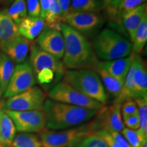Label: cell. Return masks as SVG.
I'll return each instance as SVG.
<instances>
[{"instance_id":"6da1fadb","label":"cell","mask_w":147,"mask_h":147,"mask_svg":"<svg viewBox=\"0 0 147 147\" xmlns=\"http://www.w3.org/2000/svg\"><path fill=\"white\" fill-rule=\"evenodd\" d=\"M61 32L64 39L63 62L65 69H91L94 70L100 61L87 37L62 23Z\"/></svg>"},{"instance_id":"7a4b0ae2","label":"cell","mask_w":147,"mask_h":147,"mask_svg":"<svg viewBox=\"0 0 147 147\" xmlns=\"http://www.w3.org/2000/svg\"><path fill=\"white\" fill-rule=\"evenodd\" d=\"M43 110L46 116V128L63 130L80 126L93 119L98 110L69 105L47 99Z\"/></svg>"},{"instance_id":"3957f363","label":"cell","mask_w":147,"mask_h":147,"mask_svg":"<svg viewBox=\"0 0 147 147\" xmlns=\"http://www.w3.org/2000/svg\"><path fill=\"white\" fill-rule=\"evenodd\" d=\"M91 45L97 59L102 61L127 57L133 52L131 42L109 28L102 29L93 39Z\"/></svg>"},{"instance_id":"277c9868","label":"cell","mask_w":147,"mask_h":147,"mask_svg":"<svg viewBox=\"0 0 147 147\" xmlns=\"http://www.w3.org/2000/svg\"><path fill=\"white\" fill-rule=\"evenodd\" d=\"M63 80L86 96L105 105L107 93L96 71L91 69H65Z\"/></svg>"},{"instance_id":"5b68a950","label":"cell","mask_w":147,"mask_h":147,"mask_svg":"<svg viewBox=\"0 0 147 147\" xmlns=\"http://www.w3.org/2000/svg\"><path fill=\"white\" fill-rule=\"evenodd\" d=\"M147 96V69L144 61L132 52V61L120 94L115 104H121L127 99Z\"/></svg>"},{"instance_id":"8992f818","label":"cell","mask_w":147,"mask_h":147,"mask_svg":"<svg viewBox=\"0 0 147 147\" xmlns=\"http://www.w3.org/2000/svg\"><path fill=\"white\" fill-rule=\"evenodd\" d=\"M93 133L89 123L67 129H44L38 134L43 147H71Z\"/></svg>"},{"instance_id":"52a82bcc","label":"cell","mask_w":147,"mask_h":147,"mask_svg":"<svg viewBox=\"0 0 147 147\" xmlns=\"http://www.w3.org/2000/svg\"><path fill=\"white\" fill-rule=\"evenodd\" d=\"M49 99L55 102L88 109L99 110L105 106L77 91L68 83L61 80L49 92Z\"/></svg>"},{"instance_id":"ba28073f","label":"cell","mask_w":147,"mask_h":147,"mask_svg":"<svg viewBox=\"0 0 147 147\" xmlns=\"http://www.w3.org/2000/svg\"><path fill=\"white\" fill-rule=\"evenodd\" d=\"M47 95L45 91L38 86H34L27 91L7 98L0 104L2 109L12 111H30L43 110Z\"/></svg>"},{"instance_id":"9c48e42d","label":"cell","mask_w":147,"mask_h":147,"mask_svg":"<svg viewBox=\"0 0 147 147\" xmlns=\"http://www.w3.org/2000/svg\"><path fill=\"white\" fill-rule=\"evenodd\" d=\"M93 119L89 122L93 132L100 130L121 132L125 127L121 111V104L104 106L97 111Z\"/></svg>"},{"instance_id":"30bf717a","label":"cell","mask_w":147,"mask_h":147,"mask_svg":"<svg viewBox=\"0 0 147 147\" xmlns=\"http://www.w3.org/2000/svg\"><path fill=\"white\" fill-rule=\"evenodd\" d=\"M15 125L19 133L35 134L46 129V116L43 110L12 111L5 110Z\"/></svg>"},{"instance_id":"8fae6325","label":"cell","mask_w":147,"mask_h":147,"mask_svg":"<svg viewBox=\"0 0 147 147\" xmlns=\"http://www.w3.org/2000/svg\"><path fill=\"white\" fill-rule=\"evenodd\" d=\"M28 62L35 76L43 69H51L56 74L60 80L63 78L65 68L62 60L42 50L35 42H32L31 45Z\"/></svg>"},{"instance_id":"7c38bea8","label":"cell","mask_w":147,"mask_h":147,"mask_svg":"<svg viewBox=\"0 0 147 147\" xmlns=\"http://www.w3.org/2000/svg\"><path fill=\"white\" fill-rule=\"evenodd\" d=\"M36 83V76L29 62L17 64L3 93L5 98H9L19 94L34 87Z\"/></svg>"},{"instance_id":"4fadbf2b","label":"cell","mask_w":147,"mask_h":147,"mask_svg":"<svg viewBox=\"0 0 147 147\" xmlns=\"http://www.w3.org/2000/svg\"><path fill=\"white\" fill-rule=\"evenodd\" d=\"M105 18L100 13L76 12L68 13L64 17L63 23L83 35H91L101 29Z\"/></svg>"},{"instance_id":"5bb4252c","label":"cell","mask_w":147,"mask_h":147,"mask_svg":"<svg viewBox=\"0 0 147 147\" xmlns=\"http://www.w3.org/2000/svg\"><path fill=\"white\" fill-rule=\"evenodd\" d=\"M35 42L42 50L53 55L59 59H62L64 52V39L59 29L49 28L44 29Z\"/></svg>"},{"instance_id":"9a60e30c","label":"cell","mask_w":147,"mask_h":147,"mask_svg":"<svg viewBox=\"0 0 147 147\" xmlns=\"http://www.w3.org/2000/svg\"><path fill=\"white\" fill-rule=\"evenodd\" d=\"M32 41L18 36L13 39L0 44V51L7 55L14 63L21 64L27 61Z\"/></svg>"},{"instance_id":"2e32d148","label":"cell","mask_w":147,"mask_h":147,"mask_svg":"<svg viewBox=\"0 0 147 147\" xmlns=\"http://www.w3.org/2000/svg\"><path fill=\"white\" fill-rule=\"evenodd\" d=\"M146 14V3H144L136 8L123 12L121 14L122 24L127 32L131 42H133L138 27Z\"/></svg>"},{"instance_id":"e0dca14e","label":"cell","mask_w":147,"mask_h":147,"mask_svg":"<svg viewBox=\"0 0 147 147\" xmlns=\"http://www.w3.org/2000/svg\"><path fill=\"white\" fill-rule=\"evenodd\" d=\"M132 61V53L127 57L119 59L102 61H100L99 66L115 77L121 82L125 81Z\"/></svg>"},{"instance_id":"ac0fdd59","label":"cell","mask_w":147,"mask_h":147,"mask_svg":"<svg viewBox=\"0 0 147 147\" xmlns=\"http://www.w3.org/2000/svg\"><path fill=\"white\" fill-rule=\"evenodd\" d=\"M45 28V20L41 17L27 16L18 25L20 36L32 41L41 34Z\"/></svg>"},{"instance_id":"d6986e66","label":"cell","mask_w":147,"mask_h":147,"mask_svg":"<svg viewBox=\"0 0 147 147\" xmlns=\"http://www.w3.org/2000/svg\"><path fill=\"white\" fill-rule=\"evenodd\" d=\"M16 129L10 116L2 109L0 125V146L11 147L16 136Z\"/></svg>"},{"instance_id":"ffe728a7","label":"cell","mask_w":147,"mask_h":147,"mask_svg":"<svg viewBox=\"0 0 147 147\" xmlns=\"http://www.w3.org/2000/svg\"><path fill=\"white\" fill-rule=\"evenodd\" d=\"M101 6L104 13V17L111 23L121 25V5L124 0H100Z\"/></svg>"},{"instance_id":"44dd1931","label":"cell","mask_w":147,"mask_h":147,"mask_svg":"<svg viewBox=\"0 0 147 147\" xmlns=\"http://www.w3.org/2000/svg\"><path fill=\"white\" fill-rule=\"evenodd\" d=\"M18 36V25L5 13L0 10V44L4 43Z\"/></svg>"},{"instance_id":"7402d4cb","label":"cell","mask_w":147,"mask_h":147,"mask_svg":"<svg viewBox=\"0 0 147 147\" xmlns=\"http://www.w3.org/2000/svg\"><path fill=\"white\" fill-rule=\"evenodd\" d=\"M94 71H96L101 79L103 86L106 91L113 95L115 98H117L120 94L121 90L123 86V82L116 78L115 77L112 76L109 73L107 72L105 69H104L97 64V67H95Z\"/></svg>"},{"instance_id":"603a6c76","label":"cell","mask_w":147,"mask_h":147,"mask_svg":"<svg viewBox=\"0 0 147 147\" xmlns=\"http://www.w3.org/2000/svg\"><path fill=\"white\" fill-rule=\"evenodd\" d=\"M15 66L13 61L0 51V88L3 94L13 74Z\"/></svg>"},{"instance_id":"cb8c5ba5","label":"cell","mask_w":147,"mask_h":147,"mask_svg":"<svg viewBox=\"0 0 147 147\" xmlns=\"http://www.w3.org/2000/svg\"><path fill=\"white\" fill-rule=\"evenodd\" d=\"M102 9L100 0H71L69 13L93 12L100 13Z\"/></svg>"},{"instance_id":"d4e9b609","label":"cell","mask_w":147,"mask_h":147,"mask_svg":"<svg viewBox=\"0 0 147 147\" xmlns=\"http://www.w3.org/2000/svg\"><path fill=\"white\" fill-rule=\"evenodd\" d=\"M43 19L45 22V27L61 30V25L63 23L64 16L57 0H53Z\"/></svg>"},{"instance_id":"484cf974","label":"cell","mask_w":147,"mask_h":147,"mask_svg":"<svg viewBox=\"0 0 147 147\" xmlns=\"http://www.w3.org/2000/svg\"><path fill=\"white\" fill-rule=\"evenodd\" d=\"M147 42V14L143 17L138 27L132 42V51L134 53L140 54L142 53Z\"/></svg>"},{"instance_id":"4316f807","label":"cell","mask_w":147,"mask_h":147,"mask_svg":"<svg viewBox=\"0 0 147 147\" xmlns=\"http://www.w3.org/2000/svg\"><path fill=\"white\" fill-rule=\"evenodd\" d=\"M4 10L9 17L17 25L27 16L25 0H14L8 8Z\"/></svg>"},{"instance_id":"83f0119b","label":"cell","mask_w":147,"mask_h":147,"mask_svg":"<svg viewBox=\"0 0 147 147\" xmlns=\"http://www.w3.org/2000/svg\"><path fill=\"white\" fill-rule=\"evenodd\" d=\"M11 147H43L38 136L34 134L20 133L16 136Z\"/></svg>"},{"instance_id":"f1b7e54d","label":"cell","mask_w":147,"mask_h":147,"mask_svg":"<svg viewBox=\"0 0 147 147\" xmlns=\"http://www.w3.org/2000/svg\"><path fill=\"white\" fill-rule=\"evenodd\" d=\"M138 107L140 119V127L138 130L145 138H147V96L134 99Z\"/></svg>"},{"instance_id":"f546056e","label":"cell","mask_w":147,"mask_h":147,"mask_svg":"<svg viewBox=\"0 0 147 147\" xmlns=\"http://www.w3.org/2000/svg\"><path fill=\"white\" fill-rule=\"evenodd\" d=\"M131 147H143L147 143V138L142 135L138 130L124 127L121 132Z\"/></svg>"},{"instance_id":"4dcf8cb0","label":"cell","mask_w":147,"mask_h":147,"mask_svg":"<svg viewBox=\"0 0 147 147\" xmlns=\"http://www.w3.org/2000/svg\"><path fill=\"white\" fill-rule=\"evenodd\" d=\"M80 145L82 147H108L102 138L97 136L93 133L84 138L80 142Z\"/></svg>"},{"instance_id":"1f68e13d","label":"cell","mask_w":147,"mask_h":147,"mask_svg":"<svg viewBox=\"0 0 147 147\" xmlns=\"http://www.w3.org/2000/svg\"><path fill=\"white\" fill-rule=\"evenodd\" d=\"M121 111L122 117L138 113V107L134 99H127L121 104Z\"/></svg>"},{"instance_id":"d6a6232c","label":"cell","mask_w":147,"mask_h":147,"mask_svg":"<svg viewBox=\"0 0 147 147\" xmlns=\"http://www.w3.org/2000/svg\"><path fill=\"white\" fill-rule=\"evenodd\" d=\"M27 16L32 17H40L41 6L40 0H25Z\"/></svg>"},{"instance_id":"836d02e7","label":"cell","mask_w":147,"mask_h":147,"mask_svg":"<svg viewBox=\"0 0 147 147\" xmlns=\"http://www.w3.org/2000/svg\"><path fill=\"white\" fill-rule=\"evenodd\" d=\"M122 118L124 125H125L127 128L133 130H138L139 129L140 119L138 113L122 117Z\"/></svg>"},{"instance_id":"e575fe53","label":"cell","mask_w":147,"mask_h":147,"mask_svg":"<svg viewBox=\"0 0 147 147\" xmlns=\"http://www.w3.org/2000/svg\"><path fill=\"white\" fill-rule=\"evenodd\" d=\"M108 132V131H107ZM110 136V137L113 138L116 144L118 145L119 147H131L127 140L122 135L121 132L118 131H109L108 132Z\"/></svg>"},{"instance_id":"d590c367","label":"cell","mask_w":147,"mask_h":147,"mask_svg":"<svg viewBox=\"0 0 147 147\" xmlns=\"http://www.w3.org/2000/svg\"><path fill=\"white\" fill-rule=\"evenodd\" d=\"M146 0H124L121 5V14L123 12L134 9L146 3Z\"/></svg>"},{"instance_id":"8d00e7d4","label":"cell","mask_w":147,"mask_h":147,"mask_svg":"<svg viewBox=\"0 0 147 147\" xmlns=\"http://www.w3.org/2000/svg\"><path fill=\"white\" fill-rule=\"evenodd\" d=\"M93 133L97 136L102 138L106 142V144H108V147H119L118 145L116 144L115 141L110 137L109 134L107 131H104V130H100V131H96L95 132H93Z\"/></svg>"},{"instance_id":"74e56055","label":"cell","mask_w":147,"mask_h":147,"mask_svg":"<svg viewBox=\"0 0 147 147\" xmlns=\"http://www.w3.org/2000/svg\"><path fill=\"white\" fill-rule=\"evenodd\" d=\"M53 0H40V6H41V14L40 17L44 18L47 14V12L50 8L51 4H52Z\"/></svg>"},{"instance_id":"f35d334b","label":"cell","mask_w":147,"mask_h":147,"mask_svg":"<svg viewBox=\"0 0 147 147\" xmlns=\"http://www.w3.org/2000/svg\"><path fill=\"white\" fill-rule=\"evenodd\" d=\"M61 9L62 14L64 17L69 13V6H70L71 0H57Z\"/></svg>"},{"instance_id":"ab89813d","label":"cell","mask_w":147,"mask_h":147,"mask_svg":"<svg viewBox=\"0 0 147 147\" xmlns=\"http://www.w3.org/2000/svg\"><path fill=\"white\" fill-rule=\"evenodd\" d=\"M14 0H0V5L5 7H8Z\"/></svg>"},{"instance_id":"60d3db41","label":"cell","mask_w":147,"mask_h":147,"mask_svg":"<svg viewBox=\"0 0 147 147\" xmlns=\"http://www.w3.org/2000/svg\"><path fill=\"white\" fill-rule=\"evenodd\" d=\"M1 113H2V108L0 105V125H1Z\"/></svg>"},{"instance_id":"b9f144b4","label":"cell","mask_w":147,"mask_h":147,"mask_svg":"<svg viewBox=\"0 0 147 147\" xmlns=\"http://www.w3.org/2000/svg\"><path fill=\"white\" fill-rule=\"evenodd\" d=\"M2 95H3V93H2V92H1V88H0V100H1V96H2Z\"/></svg>"},{"instance_id":"7bdbcfd3","label":"cell","mask_w":147,"mask_h":147,"mask_svg":"<svg viewBox=\"0 0 147 147\" xmlns=\"http://www.w3.org/2000/svg\"><path fill=\"white\" fill-rule=\"evenodd\" d=\"M71 147H82V146H80V144H76V145H75V146H71Z\"/></svg>"},{"instance_id":"ee69618b","label":"cell","mask_w":147,"mask_h":147,"mask_svg":"<svg viewBox=\"0 0 147 147\" xmlns=\"http://www.w3.org/2000/svg\"><path fill=\"white\" fill-rule=\"evenodd\" d=\"M0 147H4V146H0Z\"/></svg>"}]
</instances>
